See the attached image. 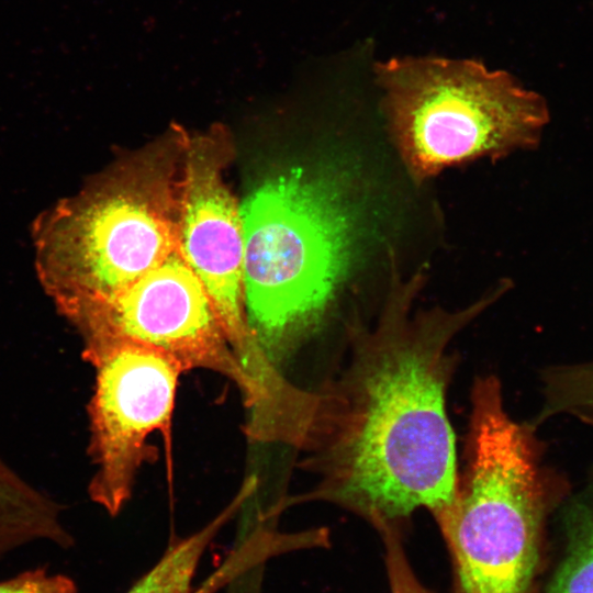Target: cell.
I'll return each instance as SVG.
<instances>
[{
  "instance_id": "30bf717a",
  "label": "cell",
  "mask_w": 593,
  "mask_h": 593,
  "mask_svg": "<svg viewBox=\"0 0 593 593\" xmlns=\"http://www.w3.org/2000/svg\"><path fill=\"white\" fill-rule=\"evenodd\" d=\"M247 499V492L239 490L214 519L190 536L176 539L158 562L126 593H191L192 580L205 549Z\"/></svg>"
},
{
  "instance_id": "277c9868",
  "label": "cell",
  "mask_w": 593,
  "mask_h": 593,
  "mask_svg": "<svg viewBox=\"0 0 593 593\" xmlns=\"http://www.w3.org/2000/svg\"><path fill=\"white\" fill-rule=\"evenodd\" d=\"M387 132L415 184L444 169L535 148L546 99L475 58L405 55L372 60Z\"/></svg>"
},
{
  "instance_id": "5b68a950",
  "label": "cell",
  "mask_w": 593,
  "mask_h": 593,
  "mask_svg": "<svg viewBox=\"0 0 593 593\" xmlns=\"http://www.w3.org/2000/svg\"><path fill=\"white\" fill-rule=\"evenodd\" d=\"M455 499L434 516L454 593H530L559 484L528 445L485 439L463 455Z\"/></svg>"
},
{
  "instance_id": "6da1fadb",
  "label": "cell",
  "mask_w": 593,
  "mask_h": 593,
  "mask_svg": "<svg viewBox=\"0 0 593 593\" xmlns=\"http://www.w3.org/2000/svg\"><path fill=\"white\" fill-rule=\"evenodd\" d=\"M424 282L423 269L403 281L392 264L376 325H349L350 358L322 390L303 465L318 481L293 502L335 504L380 533L454 501L459 473L446 395L457 360L448 346L507 288L499 283L462 309L413 314Z\"/></svg>"
},
{
  "instance_id": "52a82bcc",
  "label": "cell",
  "mask_w": 593,
  "mask_h": 593,
  "mask_svg": "<svg viewBox=\"0 0 593 593\" xmlns=\"http://www.w3.org/2000/svg\"><path fill=\"white\" fill-rule=\"evenodd\" d=\"M181 178L178 249L204 286L225 336L256 382L277 371L248 323L244 294L240 210L223 171L230 147L219 131L191 137L179 132Z\"/></svg>"
},
{
  "instance_id": "9c48e42d",
  "label": "cell",
  "mask_w": 593,
  "mask_h": 593,
  "mask_svg": "<svg viewBox=\"0 0 593 593\" xmlns=\"http://www.w3.org/2000/svg\"><path fill=\"white\" fill-rule=\"evenodd\" d=\"M36 542L72 546L64 511L0 458V559Z\"/></svg>"
},
{
  "instance_id": "3957f363",
  "label": "cell",
  "mask_w": 593,
  "mask_h": 593,
  "mask_svg": "<svg viewBox=\"0 0 593 593\" xmlns=\"http://www.w3.org/2000/svg\"><path fill=\"white\" fill-rule=\"evenodd\" d=\"M342 184L295 167L239 206L247 318L273 363L322 315L350 266L358 227Z\"/></svg>"
},
{
  "instance_id": "7a4b0ae2",
  "label": "cell",
  "mask_w": 593,
  "mask_h": 593,
  "mask_svg": "<svg viewBox=\"0 0 593 593\" xmlns=\"http://www.w3.org/2000/svg\"><path fill=\"white\" fill-rule=\"evenodd\" d=\"M121 161L33 223L38 280L61 315L107 298L178 249L181 146Z\"/></svg>"
},
{
  "instance_id": "4fadbf2b",
  "label": "cell",
  "mask_w": 593,
  "mask_h": 593,
  "mask_svg": "<svg viewBox=\"0 0 593 593\" xmlns=\"http://www.w3.org/2000/svg\"><path fill=\"white\" fill-rule=\"evenodd\" d=\"M384 544L387 574L391 593H432L416 577L405 553L401 530L389 528L380 533Z\"/></svg>"
},
{
  "instance_id": "8fae6325",
  "label": "cell",
  "mask_w": 593,
  "mask_h": 593,
  "mask_svg": "<svg viewBox=\"0 0 593 593\" xmlns=\"http://www.w3.org/2000/svg\"><path fill=\"white\" fill-rule=\"evenodd\" d=\"M567 547L547 593H593V486L566 506Z\"/></svg>"
},
{
  "instance_id": "7c38bea8",
  "label": "cell",
  "mask_w": 593,
  "mask_h": 593,
  "mask_svg": "<svg viewBox=\"0 0 593 593\" xmlns=\"http://www.w3.org/2000/svg\"><path fill=\"white\" fill-rule=\"evenodd\" d=\"M542 383L545 401L534 425L562 413L593 421V362L546 369Z\"/></svg>"
},
{
  "instance_id": "5bb4252c",
  "label": "cell",
  "mask_w": 593,
  "mask_h": 593,
  "mask_svg": "<svg viewBox=\"0 0 593 593\" xmlns=\"http://www.w3.org/2000/svg\"><path fill=\"white\" fill-rule=\"evenodd\" d=\"M0 593H78V586L68 574L34 568L1 580Z\"/></svg>"
},
{
  "instance_id": "8992f818",
  "label": "cell",
  "mask_w": 593,
  "mask_h": 593,
  "mask_svg": "<svg viewBox=\"0 0 593 593\" xmlns=\"http://www.w3.org/2000/svg\"><path fill=\"white\" fill-rule=\"evenodd\" d=\"M83 342V357L113 344L154 349L183 371L204 369L234 382L256 414L262 395L233 351L199 277L179 249L122 290L64 314Z\"/></svg>"
},
{
  "instance_id": "ba28073f",
  "label": "cell",
  "mask_w": 593,
  "mask_h": 593,
  "mask_svg": "<svg viewBox=\"0 0 593 593\" xmlns=\"http://www.w3.org/2000/svg\"><path fill=\"white\" fill-rule=\"evenodd\" d=\"M85 359L96 371L88 405L94 468L88 493L115 516L130 501L142 466L154 457L148 439L170 425L183 370L164 354L127 343Z\"/></svg>"
}]
</instances>
